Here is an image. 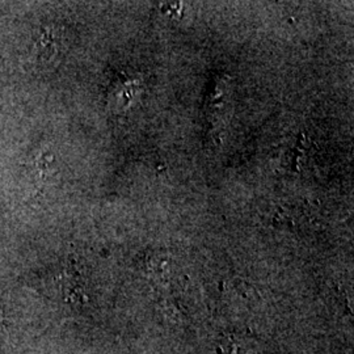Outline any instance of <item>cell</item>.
<instances>
[{
	"mask_svg": "<svg viewBox=\"0 0 354 354\" xmlns=\"http://www.w3.org/2000/svg\"><path fill=\"white\" fill-rule=\"evenodd\" d=\"M30 51L39 61H51L61 50L62 35L53 26H41L30 36Z\"/></svg>",
	"mask_w": 354,
	"mask_h": 354,
	"instance_id": "1",
	"label": "cell"
}]
</instances>
